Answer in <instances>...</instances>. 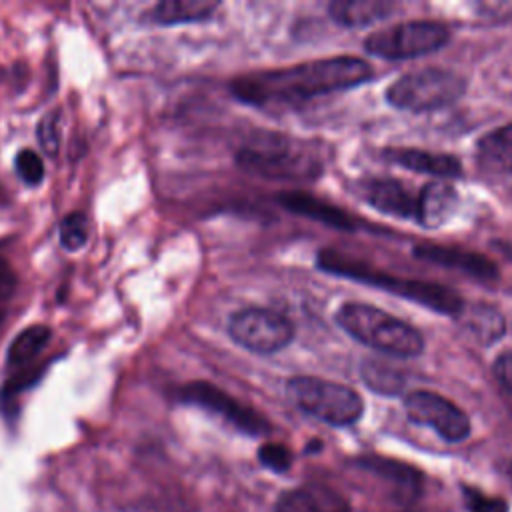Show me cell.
<instances>
[{
    "mask_svg": "<svg viewBox=\"0 0 512 512\" xmlns=\"http://www.w3.org/2000/svg\"><path fill=\"white\" fill-rule=\"evenodd\" d=\"M372 76L368 62L356 56H334L288 68L250 72L230 82L232 94L258 108H292L316 96L348 90Z\"/></svg>",
    "mask_w": 512,
    "mask_h": 512,
    "instance_id": "1",
    "label": "cell"
},
{
    "mask_svg": "<svg viewBox=\"0 0 512 512\" xmlns=\"http://www.w3.org/2000/svg\"><path fill=\"white\" fill-rule=\"evenodd\" d=\"M242 170L274 180L308 182L322 174L324 162L310 142L276 132H260L236 154Z\"/></svg>",
    "mask_w": 512,
    "mask_h": 512,
    "instance_id": "2",
    "label": "cell"
},
{
    "mask_svg": "<svg viewBox=\"0 0 512 512\" xmlns=\"http://www.w3.org/2000/svg\"><path fill=\"white\" fill-rule=\"evenodd\" d=\"M318 266L330 274L352 278L364 284H372L376 288L388 290L396 296L408 298L420 306H426L434 312L458 316L464 308L462 298L444 284L426 282V280H412V278H398L384 274L382 270L372 268L370 264L350 258L348 254L336 250H320Z\"/></svg>",
    "mask_w": 512,
    "mask_h": 512,
    "instance_id": "3",
    "label": "cell"
},
{
    "mask_svg": "<svg viewBox=\"0 0 512 512\" xmlns=\"http://www.w3.org/2000/svg\"><path fill=\"white\" fill-rule=\"evenodd\" d=\"M334 320L348 336L376 352L410 358L424 350V338L414 326L380 308L348 302L336 310Z\"/></svg>",
    "mask_w": 512,
    "mask_h": 512,
    "instance_id": "4",
    "label": "cell"
},
{
    "mask_svg": "<svg viewBox=\"0 0 512 512\" xmlns=\"http://www.w3.org/2000/svg\"><path fill=\"white\" fill-rule=\"evenodd\" d=\"M466 90L462 76L448 68H418L402 74L386 90V100L398 110L422 114L454 104Z\"/></svg>",
    "mask_w": 512,
    "mask_h": 512,
    "instance_id": "5",
    "label": "cell"
},
{
    "mask_svg": "<svg viewBox=\"0 0 512 512\" xmlns=\"http://www.w3.org/2000/svg\"><path fill=\"white\" fill-rule=\"evenodd\" d=\"M286 394L300 410L330 426H350L364 412V402L356 390L316 376L290 378Z\"/></svg>",
    "mask_w": 512,
    "mask_h": 512,
    "instance_id": "6",
    "label": "cell"
},
{
    "mask_svg": "<svg viewBox=\"0 0 512 512\" xmlns=\"http://www.w3.org/2000/svg\"><path fill=\"white\" fill-rule=\"evenodd\" d=\"M450 40V30L438 20H408L372 32L364 50L384 60H408L432 54Z\"/></svg>",
    "mask_w": 512,
    "mask_h": 512,
    "instance_id": "7",
    "label": "cell"
},
{
    "mask_svg": "<svg viewBox=\"0 0 512 512\" xmlns=\"http://www.w3.org/2000/svg\"><path fill=\"white\" fill-rule=\"evenodd\" d=\"M228 334L238 346L254 354H274L292 342L294 326L274 310L242 308L230 316Z\"/></svg>",
    "mask_w": 512,
    "mask_h": 512,
    "instance_id": "8",
    "label": "cell"
},
{
    "mask_svg": "<svg viewBox=\"0 0 512 512\" xmlns=\"http://www.w3.org/2000/svg\"><path fill=\"white\" fill-rule=\"evenodd\" d=\"M404 410L412 422L432 428L446 442H462L470 434V420L466 412L436 392H410L404 398Z\"/></svg>",
    "mask_w": 512,
    "mask_h": 512,
    "instance_id": "9",
    "label": "cell"
},
{
    "mask_svg": "<svg viewBox=\"0 0 512 512\" xmlns=\"http://www.w3.org/2000/svg\"><path fill=\"white\" fill-rule=\"evenodd\" d=\"M180 400L222 416L244 434L260 436L270 430L268 420L250 406H244L210 382H190L180 390Z\"/></svg>",
    "mask_w": 512,
    "mask_h": 512,
    "instance_id": "10",
    "label": "cell"
},
{
    "mask_svg": "<svg viewBox=\"0 0 512 512\" xmlns=\"http://www.w3.org/2000/svg\"><path fill=\"white\" fill-rule=\"evenodd\" d=\"M414 256L438 266L456 268L468 276H474L478 280H496L498 278V266L478 254L470 252L458 246H442V244H418L414 246Z\"/></svg>",
    "mask_w": 512,
    "mask_h": 512,
    "instance_id": "11",
    "label": "cell"
},
{
    "mask_svg": "<svg viewBox=\"0 0 512 512\" xmlns=\"http://www.w3.org/2000/svg\"><path fill=\"white\" fill-rule=\"evenodd\" d=\"M364 198L384 214L416 220L418 194H412L410 188L398 180L378 178V180L366 182Z\"/></svg>",
    "mask_w": 512,
    "mask_h": 512,
    "instance_id": "12",
    "label": "cell"
},
{
    "mask_svg": "<svg viewBox=\"0 0 512 512\" xmlns=\"http://www.w3.org/2000/svg\"><path fill=\"white\" fill-rule=\"evenodd\" d=\"M276 512H352L348 502L332 488L306 484L284 492L278 498Z\"/></svg>",
    "mask_w": 512,
    "mask_h": 512,
    "instance_id": "13",
    "label": "cell"
},
{
    "mask_svg": "<svg viewBox=\"0 0 512 512\" xmlns=\"http://www.w3.org/2000/svg\"><path fill=\"white\" fill-rule=\"evenodd\" d=\"M458 206V194L452 184L442 180H432L422 186L418 192V208L416 220L420 226L438 228L446 224Z\"/></svg>",
    "mask_w": 512,
    "mask_h": 512,
    "instance_id": "14",
    "label": "cell"
},
{
    "mask_svg": "<svg viewBox=\"0 0 512 512\" xmlns=\"http://www.w3.org/2000/svg\"><path fill=\"white\" fill-rule=\"evenodd\" d=\"M386 158L402 168H408L412 172H424L432 176L452 178L462 172V164L458 158L450 154H438L418 148H386Z\"/></svg>",
    "mask_w": 512,
    "mask_h": 512,
    "instance_id": "15",
    "label": "cell"
},
{
    "mask_svg": "<svg viewBox=\"0 0 512 512\" xmlns=\"http://www.w3.org/2000/svg\"><path fill=\"white\" fill-rule=\"evenodd\" d=\"M276 200L290 212H296L300 216L312 218L316 222H322L326 226L338 228V230H354V220L350 214L340 210L334 204H328L326 200H320L316 196L304 194V192H286L276 196Z\"/></svg>",
    "mask_w": 512,
    "mask_h": 512,
    "instance_id": "16",
    "label": "cell"
},
{
    "mask_svg": "<svg viewBox=\"0 0 512 512\" xmlns=\"http://www.w3.org/2000/svg\"><path fill=\"white\" fill-rule=\"evenodd\" d=\"M476 162L486 174H512V124L498 126L478 140Z\"/></svg>",
    "mask_w": 512,
    "mask_h": 512,
    "instance_id": "17",
    "label": "cell"
},
{
    "mask_svg": "<svg viewBox=\"0 0 512 512\" xmlns=\"http://www.w3.org/2000/svg\"><path fill=\"white\" fill-rule=\"evenodd\" d=\"M392 10L394 4L386 0H336L328 6L330 18L348 28H360L376 20H384Z\"/></svg>",
    "mask_w": 512,
    "mask_h": 512,
    "instance_id": "18",
    "label": "cell"
},
{
    "mask_svg": "<svg viewBox=\"0 0 512 512\" xmlns=\"http://www.w3.org/2000/svg\"><path fill=\"white\" fill-rule=\"evenodd\" d=\"M460 314H464L462 328L466 336H470V340L478 346H492L506 330L502 314L488 304H476L468 310L462 308Z\"/></svg>",
    "mask_w": 512,
    "mask_h": 512,
    "instance_id": "19",
    "label": "cell"
},
{
    "mask_svg": "<svg viewBox=\"0 0 512 512\" xmlns=\"http://www.w3.org/2000/svg\"><path fill=\"white\" fill-rule=\"evenodd\" d=\"M358 464L362 468L370 470L372 474H378L380 478H386L408 500L420 494L422 474L416 468H412L404 462H396V460H388V458H380V456H370V458L358 460Z\"/></svg>",
    "mask_w": 512,
    "mask_h": 512,
    "instance_id": "20",
    "label": "cell"
},
{
    "mask_svg": "<svg viewBox=\"0 0 512 512\" xmlns=\"http://www.w3.org/2000/svg\"><path fill=\"white\" fill-rule=\"evenodd\" d=\"M218 2L212 0H166L154 6L152 18L158 24H186V22H200L208 20L216 10Z\"/></svg>",
    "mask_w": 512,
    "mask_h": 512,
    "instance_id": "21",
    "label": "cell"
},
{
    "mask_svg": "<svg viewBox=\"0 0 512 512\" xmlns=\"http://www.w3.org/2000/svg\"><path fill=\"white\" fill-rule=\"evenodd\" d=\"M48 340H50L48 326H44V324L28 326L8 346V356H6L8 364L16 368V366H24V364L32 362L44 350Z\"/></svg>",
    "mask_w": 512,
    "mask_h": 512,
    "instance_id": "22",
    "label": "cell"
},
{
    "mask_svg": "<svg viewBox=\"0 0 512 512\" xmlns=\"http://www.w3.org/2000/svg\"><path fill=\"white\" fill-rule=\"evenodd\" d=\"M362 378L368 388L380 394H398L404 386V378L398 370L376 360H366L362 364Z\"/></svg>",
    "mask_w": 512,
    "mask_h": 512,
    "instance_id": "23",
    "label": "cell"
},
{
    "mask_svg": "<svg viewBox=\"0 0 512 512\" xmlns=\"http://www.w3.org/2000/svg\"><path fill=\"white\" fill-rule=\"evenodd\" d=\"M88 240V220L82 212H72L68 214L62 224H60V244L70 250L76 252L80 248H84Z\"/></svg>",
    "mask_w": 512,
    "mask_h": 512,
    "instance_id": "24",
    "label": "cell"
},
{
    "mask_svg": "<svg viewBox=\"0 0 512 512\" xmlns=\"http://www.w3.org/2000/svg\"><path fill=\"white\" fill-rule=\"evenodd\" d=\"M16 170H18L20 178L30 186L40 184L44 178V164H42L40 156L28 148H24L16 154Z\"/></svg>",
    "mask_w": 512,
    "mask_h": 512,
    "instance_id": "25",
    "label": "cell"
},
{
    "mask_svg": "<svg viewBox=\"0 0 512 512\" xmlns=\"http://www.w3.org/2000/svg\"><path fill=\"white\" fill-rule=\"evenodd\" d=\"M258 460H260L266 468H270V470H274V472H286V470L290 468V464H292V454H290V450H288L286 446L268 442V444L260 446V450H258Z\"/></svg>",
    "mask_w": 512,
    "mask_h": 512,
    "instance_id": "26",
    "label": "cell"
},
{
    "mask_svg": "<svg viewBox=\"0 0 512 512\" xmlns=\"http://www.w3.org/2000/svg\"><path fill=\"white\" fill-rule=\"evenodd\" d=\"M38 142L42 146V150L48 156H56L58 146H60V136H58V126H56V114H46L40 122H38V130H36Z\"/></svg>",
    "mask_w": 512,
    "mask_h": 512,
    "instance_id": "27",
    "label": "cell"
},
{
    "mask_svg": "<svg viewBox=\"0 0 512 512\" xmlns=\"http://www.w3.org/2000/svg\"><path fill=\"white\" fill-rule=\"evenodd\" d=\"M464 496H466L468 512H508V504L500 498L480 494L472 488H466Z\"/></svg>",
    "mask_w": 512,
    "mask_h": 512,
    "instance_id": "28",
    "label": "cell"
},
{
    "mask_svg": "<svg viewBox=\"0 0 512 512\" xmlns=\"http://www.w3.org/2000/svg\"><path fill=\"white\" fill-rule=\"evenodd\" d=\"M494 376L498 378L502 388L512 394V352H506V354L496 358Z\"/></svg>",
    "mask_w": 512,
    "mask_h": 512,
    "instance_id": "29",
    "label": "cell"
},
{
    "mask_svg": "<svg viewBox=\"0 0 512 512\" xmlns=\"http://www.w3.org/2000/svg\"><path fill=\"white\" fill-rule=\"evenodd\" d=\"M16 288V278L10 266L0 258V304H4Z\"/></svg>",
    "mask_w": 512,
    "mask_h": 512,
    "instance_id": "30",
    "label": "cell"
},
{
    "mask_svg": "<svg viewBox=\"0 0 512 512\" xmlns=\"http://www.w3.org/2000/svg\"><path fill=\"white\" fill-rule=\"evenodd\" d=\"M2 316H4V310H2V304H0V322H2Z\"/></svg>",
    "mask_w": 512,
    "mask_h": 512,
    "instance_id": "31",
    "label": "cell"
}]
</instances>
